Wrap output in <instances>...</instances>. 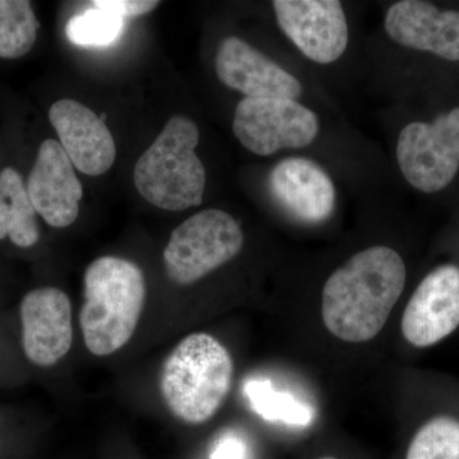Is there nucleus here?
I'll return each mask as SVG.
<instances>
[{
    "label": "nucleus",
    "instance_id": "f257e3e1",
    "mask_svg": "<svg viewBox=\"0 0 459 459\" xmlns=\"http://www.w3.org/2000/svg\"><path fill=\"white\" fill-rule=\"evenodd\" d=\"M406 279V264L392 247H373L351 256L323 289L325 328L344 342L373 340L385 328Z\"/></svg>",
    "mask_w": 459,
    "mask_h": 459
},
{
    "label": "nucleus",
    "instance_id": "f03ea898",
    "mask_svg": "<svg viewBox=\"0 0 459 459\" xmlns=\"http://www.w3.org/2000/svg\"><path fill=\"white\" fill-rule=\"evenodd\" d=\"M146 299L143 272L117 256H102L84 273V303L80 313L84 343L91 353L108 356L133 337Z\"/></svg>",
    "mask_w": 459,
    "mask_h": 459
},
{
    "label": "nucleus",
    "instance_id": "7ed1b4c3",
    "mask_svg": "<svg viewBox=\"0 0 459 459\" xmlns=\"http://www.w3.org/2000/svg\"><path fill=\"white\" fill-rule=\"evenodd\" d=\"M234 377L225 346L208 333H193L162 365L160 389L169 410L188 424H202L222 406Z\"/></svg>",
    "mask_w": 459,
    "mask_h": 459
},
{
    "label": "nucleus",
    "instance_id": "20e7f679",
    "mask_svg": "<svg viewBox=\"0 0 459 459\" xmlns=\"http://www.w3.org/2000/svg\"><path fill=\"white\" fill-rule=\"evenodd\" d=\"M198 143V126L192 119H169L133 174L135 188L148 204L175 212L202 204L205 170L195 153Z\"/></svg>",
    "mask_w": 459,
    "mask_h": 459
},
{
    "label": "nucleus",
    "instance_id": "39448f33",
    "mask_svg": "<svg viewBox=\"0 0 459 459\" xmlns=\"http://www.w3.org/2000/svg\"><path fill=\"white\" fill-rule=\"evenodd\" d=\"M395 155L413 189L428 195L448 189L459 175V105L431 120L407 124L398 135Z\"/></svg>",
    "mask_w": 459,
    "mask_h": 459
},
{
    "label": "nucleus",
    "instance_id": "423d86ee",
    "mask_svg": "<svg viewBox=\"0 0 459 459\" xmlns=\"http://www.w3.org/2000/svg\"><path fill=\"white\" fill-rule=\"evenodd\" d=\"M243 246V230L234 217L221 210L201 211L171 232L164 250L166 273L178 285H190L231 261Z\"/></svg>",
    "mask_w": 459,
    "mask_h": 459
},
{
    "label": "nucleus",
    "instance_id": "0eeeda50",
    "mask_svg": "<svg viewBox=\"0 0 459 459\" xmlns=\"http://www.w3.org/2000/svg\"><path fill=\"white\" fill-rule=\"evenodd\" d=\"M232 131L250 152L270 156L282 148H304L316 141L318 117L291 99H249L238 102Z\"/></svg>",
    "mask_w": 459,
    "mask_h": 459
},
{
    "label": "nucleus",
    "instance_id": "6e6552de",
    "mask_svg": "<svg viewBox=\"0 0 459 459\" xmlns=\"http://www.w3.org/2000/svg\"><path fill=\"white\" fill-rule=\"evenodd\" d=\"M283 33L307 59L331 65L349 44V26L338 0H274L272 3Z\"/></svg>",
    "mask_w": 459,
    "mask_h": 459
},
{
    "label": "nucleus",
    "instance_id": "1a4fd4ad",
    "mask_svg": "<svg viewBox=\"0 0 459 459\" xmlns=\"http://www.w3.org/2000/svg\"><path fill=\"white\" fill-rule=\"evenodd\" d=\"M459 327V265H439L416 287L402 316V334L419 349L434 346Z\"/></svg>",
    "mask_w": 459,
    "mask_h": 459
},
{
    "label": "nucleus",
    "instance_id": "9d476101",
    "mask_svg": "<svg viewBox=\"0 0 459 459\" xmlns=\"http://www.w3.org/2000/svg\"><path fill=\"white\" fill-rule=\"evenodd\" d=\"M385 29L401 47L459 63V11L424 0H401L389 7Z\"/></svg>",
    "mask_w": 459,
    "mask_h": 459
},
{
    "label": "nucleus",
    "instance_id": "9b49d317",
    "mask_svg": "<svg viewBox=\"0 0 459 459\" xmlns=\"http://www.w3.org/2000/svg\"><path fill=\"white\" fill-rule=\"evenodd\" d=\"M22 343L27 359L38 367H51L74 342L72 304L56 287L32 290L21 303Z\"/></svg>",
    "mask_w": 459,
    "mask_h": 459
},
{
    "label": "nucleus",
    "instance_id": "f8f14e48",
    "mask_svg": "<svg viewBox=\"0 0 459 459\" xmlns=\"http://www.w3.org/2000/svg\"><path fill=\"white\" fill-rule=\"evenodd\" d=\"M27 193L36 212L53 228H68L77 220L82 184L59 142L47 140L41 144Z\"/></svg>",
    "mask_w": 459,
    "mask_h": 459
},
{
    "label": "nucleus",
    "instance_id": "ddd939ff",
    "mask_svg": "<svg viewBox=\"0 0 459 459\" xmlns=\"http://www.w3.org/2000/svg\"><path fill=\"white\" fill-rule=\"evenodd\" d=\"M216 74L229 89L249 99H291L303 93V84L282 66L241 39H223L216 54Z\"/></svg>",
    "mask_w": 459,
    "mask_h": 459
},
{
    "label": "nucleus",
    "instance_id": "4468645a",
    "mask_svg": "<svg viewBox=\"0 0 459 459\" xmlns=\"http://www.w3.org/2000/svg\"><path fill=\"white\" fill-rule=\"evenodd\" d=\"M49 119L74 169L90 177L110 170L117 157L114 138L90 108L75 100H59L50 108Z\"/></svg>",
    "mask_w": 459,
    "mask_h": 459
},
{
    "label": "nucleus",
    "instance_id": "2eb2a0df",
    "mask_svg": "<svg viewBox=\"0 0 459 459\" xmlns=\"http://www.w3.org/2000/svg\"><path fill=\"white\" fill-rule=\"evenodd\" d=\"M270 190L286 212L305 223L325 221L336 205V188L327 172L312 160H282L270 174Z\"/></svg>",
    "mask_w": 459,
    "mask_h": 459
},
{
    "label": "nucleus",
    "instance_id": "dca6fc26",
    "mask_svg": "<svg viewBox=\"0 0 459 459\" xmlns=\"http://www.w3.org/2000/svg\"><path fill=\"white\" fill-rule=\"evenodd\" d=\"M36 213L22 177L4 169L0 172V240L9 237L17 247L35 246L40 238Z\"/></svg>",
    "mask_w": 459,
    "mask_h": 459
},
{
    "label": "nucleus",
    "instance_id": "f3484780",
    "mask_svg": "<svg viewBox=\"0 0 459 459\" xmlns=\"http://www.w3.org/2000/svg\"><path fill=\"white\" fill-rule=\"evenodd\" d=\"M244 391L252 409L267 421H280L292 427H307L312 422V407L291 394L276 391L270 380H249Z\"/></svg>",
    "mask_w": 459,
    "mask_h": 459
},
{
    "label": "nucleus",
    "instance_id": "a211bd4d",
    "mask_svg": "<svg viewBox=\"0 0 459 459\" xmlns=\"http://www.w3.org/2000/svg\"><path fill=\"white\" fill-rule=\"evenodd\" d=\"M39 21L26 0H0V57L26 56L38 39Z\"/></svg>",
    "mask_w": 459,
    "mask_h": 459
},
{
    "label": "nucleus",
    "instance_id": "6ab92c4d",
    "mask_svg": "<svg viewBox=\"0 0 459 459\" xmlns=\"http://www.w3.org/2000/svg\"><path fill=\"white\" fill-rule=\"evenodd\" d=\"M406 459H459V421L437 416L428 421L410 444Z\"/></svg>",
    "mask_w": 459,
    "mask_h": 459
},
{
    "label": "nucleus",
    "instance_id": "aec40b11",
    "mask_svg": "<svg viewBox=\"0 0 459 459\" xmlns=\"http://www.w3.org/2000/svg\"><path fill=\"white\" fill-rule=\"evenodd\" d=\"M124 20L113 12L90 8L75 14L65 27L66 38L82 48H107L117 40L123 31Z\"/></svg>",
    "mask_w": 459,
    "mask_h": 459
},
{
    "label": "nucleus",
    "instance_id": "412c9836",
    "mask_svg": "<svg viewBox=\"0 0 459 459\" xmlns=\"http://www.w3.org/2000/svg\"><path fill=\"white\" fill-rule=\"evenodd\" d=\"M159 4L160 2H152V0H96L92 2L93 7L107 9L122 18L143 16L152 12Z\"/></svg>",
    "mask_w": 459,
    "mask_h": 459
},
{
    "label": "nucleus",
    "instance_id": "4be33fe9",
    "mask_svg": "<svg viewBox=\"0 0 459 459\" xmlns=\"http://www.w3.org/2000/svg\"><path fill=\"white\" fill-rule=\"evenodd\" d=\"M211 459H247V446L234 435L223 437L214 446Z\"/></svg>",
    "mask_w": 459,
    "mask_h": 459
},
{
    "label": "nucleus",
    "instance_id": "5701e85b",
    "mask_svg": "<svg viewBox=\"0 0 459 459\" xmlns=\"http://www.w3.org/2000/svg\"><path fill=\"white\" fill-rule=\"evenodd\" d=\"M320 459H336V458H332V457H325V458H320Z\"/></svg>",
    "mask_w": 459,
    "mask_h": 459
}]
</instances>
